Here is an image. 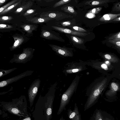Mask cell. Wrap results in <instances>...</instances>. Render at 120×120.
Instances as JSON below:
<instances>
[{
	"label": "cell",
	"mask_w": 120,
	"mask_h": 120,
	"mask_svg": "<svg viewBox=\"0 0 120 120\" xmlns=\"http://www.w3.org/2000/svg\"><path fill=\"white\" fill-rule=\"evenodd\" d=\"M80 78L79 76H75L68 87L63 94L57 115L60 114L64 110L66 109V106L69 103L71 97L76 91Z\"/></svg>",
	"instance_id": "cell-4"
},
{
	"label": "cell",
	"mask_w": 120,
	"mask_h": 120,
	"mask_svg": "<svg viewBox=\"0 0 120 120\" xmlns=\"http://www.w3.org/2000/svg\"><path fill=\"white\" fill-rule=\"evenodd\" d=\"M32 56L30 51L25 50L22 53L14 56L13 58L10 60V62L25 63L32 59Z\"/></svg>",
	"instance_id": "cell-7"
},
{
	"label": "cell",
	"mask_w": 120,
	"mask_h": 120,
	"mask_svg": "<svg viewBox=\"0 0 120 120\" xmlns=\"http://www.w3.org/2000/svg\"><path fill=\"white\" fill-rule=\"evenodd\" d=\"M119 16H120V13L117 14H107L103 15L98 19V20L102 22H110L111 21Z\"/></svg>",
	"instance_id": "cell-13"
},
{
	"label": "cell",
	"mask_w": 120,
	"mask_h": 120,
	"mask_svg": "<svg viewBox=\"0 0 120 120\" xmlns=\"http://www.w3.org/2000/svg\"><path fill=\"white\" fill-rule=\"evenodd\" d=\"M22 120H31L30 118L28 116L25 118L23 119Z\"/></svg>",
	"instance_id": "cell-41"
},
{
	"label": "cell",
	"mask_w": 120,
	"mask_h": 120,
	"mask_svg": "<svg viewBox=\"0 0 120 120\" xmlns=\"http://www.w3.org/2000/svg\"><path fill=\"white\" fill-rule=\"evenodd\" d=\"M33 71H27L17 76L1 81L0 82V87H4L24 77L30 75Z\"/></svg>",
	"instance_id": "cell-8"
},
{
	"label": "cell",
	"mask_w": 120,
	"mask_h": 120,
	"mask_svg": "<svg viewBox=\"0 0 120 120\" xmlns=\"http://www.w3.org/2000/svg\"><path fill=\"white\" fill-rule=\"evenodd\" d=\"M113 41H120V38L115 39Z\"/></svg>",
	"instance_id": "cell-44"
},
{
	"label": "cell",
	"mask_w": 120,
	"mask_h": 120,
	"mask_svg": "<svg viewBox=\"0 0 120 120\" xmlns=\"http://www.w3.org/2000/svg\"><path fill=\"white\" fill-rule=\"evenodd\" d=\"M120 89L119 85L115 82H112L110 85V89L106 92V95L109 97L114 96Z\"/></svg>",
	"instance_id": "cell-12"
},
{
	"label": "cell",
	"mask_w": 120,
	"mask_h": 120,
	"mask_svg": "<svg viewBox=\"0 0 120 120\" xmlns=\"http://www.w3.org/2000/svg\"><path fill=\"white\" fill-rule=\"evenodd\" d=\"M45 20L43 19L39 18L38 19V21L39 22H44Z\"/></svg>",
	"instance_id": "cell-37"
},
{
	"label": "cell",
	"mask_w": 120,
	"mask_h": 120,
	"mask_svg": "<svg viewBox=\"0 0 120 120\" xmlns=\"http://www.w3.org/2000/svg\"><path fill=\"white\" fill-rule=\"evenodd\" d=\"M71 38L72 41L77 44H83L84 42L83 39L73 35L71 36Z\"/></svg>",
	"instance_id": "cell-17"
},
{
	"label": "cell",
	"mask_w": 120,
	"mask_h": 120,
	"mask_svg": "<svg viewBox=\"0 0 120 120\" xmlns=\"http://www.w3.org/2000/svg\"><path fill=\"white\" fill-rule=\"evenodd\" d=\"M40 82L39 79L35 80L32 83L28 90L29 101L31 108H32L33 105L35 98L40 86Z\"/></svg>",
	"instance_id": "cell-6"
},
{
	"label": "cell",
	"mask_w": 120,
	"mask_h": 120,
	"mask_svg": "<svg viewBox=\"0 0 120 120\" xmlns=\"http://www.w3.org/2000/svg\"><path fill=\"white\" fill-rule=\"evenodd\" d=\"M18 3H17L15 4L10 6L9 7H8V8H7L5 10H4V11H3L1 13H5L6 12H7L8 11L10 10L11 9H12L14 7H15V6H16L18 4Z\"/></svg>",
	"instance_id": "cell-28"
},
{
	"label": "cell",
	"mask_w": 120,
	"mask_h": 120,
	"mask_svg": "<svg viewBox=\"0 0 120 120\" xmlns=\"http://www.w3.org/2000/svg\"><path fill=\"white\" fill-rule=\"evenodd\" d=\"M90 120H104L102 111L100 109H96Z\"/></svg>",
	"instance_id": "cell-15"
},
{
	"label": "cell",
	"mask_w": 120,
	"mask_h": 120,
	"mask_svg": "<svg viewBox=\"0 0 120 120\" xmlns=\"http://www.w3.org/2000/svg\"><path fill=\"white\" fill-rule=\"evenodd\" d=\"M63 10L65 11L70 13L74 14L75 12L73 8L70 6L65 7L64 8Z\"/></svg>",
	"instance_id": "cell-22"
},
{
	"label": "cell",
	"mask_w": 120,
	"mask_h": 120,
	"mask_svg": "<svg viewBox=\"0 0 120 120\" xmlns=\"http://www.w3.org/2000/svg\"><path fill=\"white\" fill-rule=\"evenodd\" d=\"M9 18L7 16H4L0 18V20L1 19L3 20H8Z\"/></svg>",
	"instance_id": "cell-33"
},
{
	"label": "cell",
	"mask_w": 120,
	"mask_h": 120,
	"mask_svg": "<svg viewBox=\"0 0 120 120\" xmlns=\"http://www.w3.org/2000/svg\"><path fill=\"white\" fill-rule=\"evenodd\" d=\"M17 69V68H14L7 70L0 69V78L9 74Z\"/></svg>",
	"instance_id": "cell-18"
},
{
	"label": "cell",
	"mask_w": 120,
	"mask_h": 120,
	"mask_svg": "<svg viewBox=\"0 0 120 120\" xmlns=\"http://www.w3.org/2000/svg\"><path fill=\"white\" fill-rule=\"evenodd\" d=\"M6 1L5 0H0V5H1V4H3L4 3L5 1Z\"/></svg>",
	"instance_id": "cell-42"
},
{
	"label": "cell",
	"mask_w": 120,
	"mask_h": 120,
	"mask_svg": "<svg viewBox=\"0 0 120 120\" xmlns=\"http://www.w3.org/2000/svg\"><path fill=\"white\" fill-rule=\"evenodd\" d=\"M95 15L94 14L91 13H89L87 14V17L89 18H92L94 17Z\"/></svg>",
	"instance_id": "cell-32"
},
{
	"label": "cell",
	"mask_w": 120,
	"mask_h": 120,
	"mask_svg": "<svg viewBox=\"0 0 120 120\" xmlns=\"http://www.w3.org/2000/svg\"><path fill=\"white\" fill-rule=\"evenodd\" d=\"M15 1V0H14L11 1L8 4H7L0 8V12L1 13V12H2L3 11L5 10V9H6L9 6V7L10 5L12 4Z\"/></svg>",
	"instance_id": "cell-26"
},
{
	"label": "cell",
	"mask_w": 120,
	"mask_h": 120,
	"mask_svg": "<svg viewBox=\"0 0 120 120\" xmlns=\"http://www.w3.org/2000/svg\"><path fill=\"white\" fill-rule=\"evenodd\" d=\"M71 0H62L56 3L54 5V7H56L70 2Z\"/></svg>",
	"instance_id": "cell-21"
},
{
	"label": "cell",
	"mask_w": 120,
	"mask_h": 120,
	"mask_svg": "<svg viewBox=\"0 0 120 120\" xmlns=\"http://www.w3.org/2000/svg\"><path fill=\"white\" fill-rule=\"evenodd\" d=\"M59 120H65V119L62 116L60 118Z\"/></svg>",
	"instance_id": "cell-43"
},
{
	"label": "cell",
	"mask_w": 120,
	"mask_h": 120,
	"mask_svg": "<svg viewBox=\"0 0 120 120\" xmlns=\"http://www.w3.org/2000/svg\"><path fill=\"white\" fill-rule=\"evenodd\" d=\"M112 11H120V2L115 4L112 9Z\"/></svg>",
	"instance_id": "cell-23"
},
{
	"label": "cell",
	"mask_w": 120,
	"mask_h": 120,
	"mask_svg": "<svg viewBox=\"0 0 120 120\" xmlns=\"http://www.w3.org/2000/svg\"><path fill=\"white\" fill-rule=\"evenodd\" d=\"M87 65L86 61L80 60L78 62L68 63L66 65L63 72L66 76L69 74L79 72L87 69Z\"/></svg>",
	"instance_id": "cell-5"
},
{
	"label": "cell",
	"mask_w": 120,
	"mask_h": 120,
	"mask_svg": "<svg viewBox=\"0 0 120 120\" xmlns=\"http://www.w3.org/2000/svg\"><path fill=\"white\" fill-rule=\"evenodd\" d=\"M102 9V8L101 7H98L94 8L91 10L89 13L93 14H97Z\"/></svg>",
	"instance_id": "cell-25"
},
{
	"label": "cell",
	"mask_w": 120,
	"mask_h": 120,
	"mask_svg": "<svg viewBox=\"0 0 120 120\" xmlns=\"http://www.w3.org/2000/svg\"><path fill=\"white\" fill-rule=\"evenodd\" d=\"M52 27L56 30L60 32L73 35L81 37H84L88 34L86 33L75 31L69 29L59 27L53 26H52Z\"/></svg>",
	"instance_id": "cell-11"
},
{
	"label": "cell",
	"mask_w": 120,
	"mask_h": 120,
	"mask_svg": "<svg viewBox=\"0 0 120 120\" xmlns=\"http://www.w3.org/2000/svg\"><path fill=\"white\" fill-rule=\"evenodd\" d=\"M104 120H115L114 118L110 114L102 111Z\"/></svg>",
	"instance_id": "cell-19"
},
{
	"label": "cell",
	"mask_w": 120,
	"mask_h": 120,
	"mask_svg": "<svg viewBox=\"0 0 120 120\" xmlns=\"http://www.w3.org/2000/svg\"><path fill=\"white\" fill-rule=\"evenodd\" d=\"M107 81L106 78L101 80H97L90 85L86 94L88 98L84 105V111L90 108L97 102L100 95L106 86Z\"/></svg>",
	"instance_id": "cell-3"
},
{
	"label": "cell",
	"mask_w": 120,
	"mask_h": 120,
	"mask_svg": "<svg viewBox=\"0 0 120 120\" xmlns=\"http://www.w3.org/2000/svg\"><path fill=\"white\" fill-rule=\"evenodd\" d=\"M6 25L5 24H0V28H4L6 27Z\"/></svg>",
	"instance_id": "cell-40"
},
{
	"label": "cell",
	"mask_w": 120,
	"mask_h": 120,
	"mask_svg": "<svg viewBox=\"0 0 120 120\" xmlns=\"http://www.w3.org/2000/svg\"><path fill=\"white\" fill-rule=\"evenodd\" d=\"M103 57L111 62L113 63H117L119 60L116 56L111 54H105L103 55Z\"/></svg>",
	"instance_id": "cell-16"
},
{
	"label": "cell",
	"mask_w": 120,
	"mask_h": 120,
	"mask_svg": "<svg viewBox=\"0 0 120 120\" xmlns=\"http://www.w3.org/2000/svg\"><path fill=\"white\" fill-rule=\"evenodd\" d=\"M71 22L69 21H66L62 22L61 23V25L64 26H68L71 24Z\"/></svg>",
	"instance_id": "cell-29"
},
{
	"label": "cell",
	"mask_w": 120,
	"mask_h": 120,
	"mask_svg": "<svg viewBox=\"0 0 120 120\" xmlns=\"http://www.w3.org/2000/svg\"><path fill=\"white\" fill-rule=\"evenodd\" d=\"M108 41L115 45L117 48L120 49V41H116L112 40H109Z\"/></svg>",
	"instance_id": "cell-27"
},
{
	"label": "cell",
	"mask_w": 120,
	"mask_h": 120,
	"mask_svg": "<svg viewBox=\"0 0 120 120\" xmlns=\"http://www.w3.org/2000/svg\"><path fill=\"white\" fill-rule=\"evenodd\" d=\"M0 106L3 110L12 114L24 118L29 116L26 99L24 96L12 99L11 101H2Z\"/></svg>",
	"instance_id": "cell-2"
},
{
	"label": "cell",
	"mask_w": 120,
	"mask_h": 120,
	"mask_svg": "<svg viewBox=\"0 0 120 120\" xmlns=\"http://www.w3.org/2000/svg\"><path fill=\"white\" fill-rule=\"evenodd\" d=\"M20 40H17L14 43L13 47L15 48V47L17 46L20 43Z\"/></svg>",
	"instance_id": "cell-30"
},
{
	"label": "cell",
	"mask_w": 120,
	"mask_h": 120,
	"mask_svg": "<svg viewBox=\"0 0 120 120\" xmlns=\"http://www.w3.org/2000/svg\"><path fill=\"white\" fill-rule=\"evenodd\" d=\"M56 14L54 13H51L49 14V16L51 18H54L56 16Z\"/></svg>",
	"instance_id": "cell-34"
},
{
	"label": "cell",
	"mask_w": 120,
	"mask_h": 120,
	"mask_svg": "<svg viewBox=\"0 0 120 120\" xmlns=\"http://www.w3.org/2000/svg\"><path fill=\"white\" fill-rule=\"evenodd\" d=\"M120 38V31L115 33L108 38V40H114Z\"/></svg>",
	"instance_id": "cell-20"
},
{
	"label": "cell",
	"mask_w": 120,
	"mask_h": 120,
	"mask_svg": "<svg viewBox=\"0 0 120 120\" xmlns=\"http://www.w3.org/2000/svg\"><path fill=\"white\" fill-rule=\"evenodd\" d=\"M34 11V10L32 9H30L29 10H27L26 11V13L28 14H30L31 13L33 12Z\"/></svg>",
	"instance_id": "cell-38"
},
{
	"label": "cell",
	"mask_w": 120,
	"mask_h": 120,
	"mask_svg": "<svg viewBox=\"0 0 120 120\" xmlns=\"http://www.w3.org/2000/svg\"><path fill=\"white\" fill-rule=\"evenodd\" d=\"M51 46L53 50L61 56L71 57L73 56L72 51L66 48L54 45H51Z\"/></svg>",
	"instance_id": "cell-9"
},
{
	"label": "cell",
	"mask_w": 120,
	"mask_h": 120,
	"mask_svg": "<svg viewBox=\"0 0 120 120\" xmlns=\"http://www.w3.org/2000/svg\"><path fill=\"white\" fill-rule=\"evenodd\" d=\"M72 29L75 31H76L83 33L87 32L83 28L78 26H73L72 27Z\"/></svg>",
	"instance_id": "cell-24"
},
{
	"label": "cell",
	"mask_w": 120,
	"mask_h": 120,
	"mask_svg": "<svg viewBox=\"0 0 120 120\" xmlns=\"http://www.w3.org/2000/svg\"><path fill=\"white\" fill-rule=\"evenodd\" d=\"M117 21H120V16L116 18L115 19L111 21L110 22Z\"/></svg>",
	"instance_id": "cell-35"
},
{
	"label": "cell",
	"mask_w": 120,
	"mask_h": 120,
	"mask_svg": "<svg viewBox=\"0 0 120 120\" xmlns=\"http://www.w3.org/2000/svg\"><path fill=\"white\" fill-rule=\"evenodd\" d=\"M67 111L68 116L69 120H82L81 115L76 103L75 104L73 110L69 109Z\"/></svg>",
	"instance_id": "cell-10"
},
{
	"label": "cell",
	"mask_w": 120,
	"mask_h": 120,
	"mask_svg": "<svg viewBox=\"0 0 120 120\" xmlns=\"http://www.w3.org/2000/svg\"><path fill=\"white\" fill-rule=\"evenodd\" d=\"M57 84L54 83L45 96L39 97L32 113L34 120H51Z\"/></svg>",
	"instance_id": "cell-1"
},
{
	"label": "cell",
	"mask_w": 120,
	"mask_h": 120,
	"mask_svg": "<svg viewBox=\"0 0 120 120\" xmlns=\"http://www.w3.org/2000/svg\"><path fill=\"white\" fill-rule=\"evenodd\" d=\"M30 28V26L27 25L25 26L24 28L25 30L26 31H28L29 30Z\"/></svg>",
	"instance_id": "cell-36"
},
{
	"label": "cell",
	"mask_w": 120,
	"mask_h": 120,
	"mask_svg": "<svg viewBox=\"0 0 120 120\" xmlns=\"http://www.w3.org/2000/svg\"><path fill=\"white\" fill-rule=\"evenodd\" d=\"M116 1V0H97L87 2L86 4H89L92 5L98 6Z\"/></svg>",
	"instance_id": "cell-14"
},
{
	"label": "cell",
	"mask_w": 120,
	"mask_h": 120,
	"mask_svg": "<svg viewBox=\"0 0 120 120\" xmlns=\"http://www.w3.org/2000/svg\"><path fill=\"white\" fill-rule=\"evenodd\" d=\"M43 36L46 37H48L51 35V34L50 32H46L43 34Z\"/></svg>",
	"instance_id": "cell-31"
},
{
	"label": "cell",
	"mask_w": 120,
	"mask_h": 120,
	"mask_svg": "<svg viewBox=\"0 0 120 120\" xmlns=\"http://www.w3.org/2000/svg\"><path fill=\"white\" fill-rule=\"evenodd\" d=\"M22 8H20L16 10V11L17 12H20L22 10Z\"/></svg>",
	"instance_id": "cell-39"
}]
</instances>
